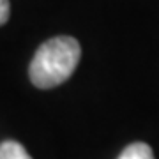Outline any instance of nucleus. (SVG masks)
Masks as SVG:
<instances>
[{
  "label": "nucleus",
  "mask_w": 159,
  "mask_h": 159,
  "mask_svg": "<svg viewBox=\"0 0 159 159\" xmlns=\"http://www.w3.org/2000/svg\"><path fill=\"white\" fill-rule=\"evenodd\" d=\"M80 57L81 48L74 37H51L37 48L30 62V81L37 89H53L57 85H62L74 73Z\"/></svg>",
  "instance_id": "f257e3e1"
},
{
  "label": "nucleus",
  "mask_w": 159,
  "mask_h": 159,
  "mask_svg": "<svg viewBox=\"0 0 159 159\" xmlns=\"http://www.w3.org/2000/svg\"><path fill=\"white\" fill-rule=\"evenodd\" d=\"M0 159H32L21 143L6 140L0 143Z\"/></svg>",
  "instance_id": "f03ea898"
},
{
  "label": "nucleus",
  "mask_w": 159,
  "mask_h": 159,
  "mask_svg": "<svg viewBox=\"0 0 159 159\" xmlns=\"http://www.w3.org/2000/svg\"><path fill=\"white\" fill-rule=\"evenodd\" d=\"M119 159H154V152L147 143L136 142L127 145L119 156Z\"/></svg>",
  "instance_id": "7ed1b4c3"
},
{
  "label": "nucleus",
  "mask_w": 159,
  "mask_h": 159,
  "mask_svg": "<svg viewBox=\"0 0 159 159\" xmlns=\"http://www.w3.org/2000/svg\"><path fill=\"white\" fill-rule=\"evenodd\" d=\"M9 14H11V4H9V0H0V27L9 20Z\"/></svg>",
  "instance_id": "20e7f679"
}]
</instances>
